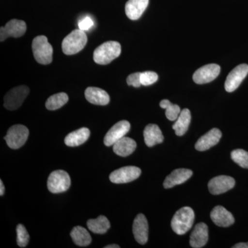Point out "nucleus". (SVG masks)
<instances>
[{
    "instance_id": "1",
    "label": "nucleus",
    "mask_w": 248,
    "mask_h": 248,
    "mask_svg": "<svg viewBox=\"0 0 248 248\" xmlns=\"http://www.w3.org/2000/svg\"><path fill=\"white\" fill-rule=\"evenodd\" d=\"M122 47L119 42L109 41L98 46L93 53V60L100 65H107L120 56Z\"/></svg>"
},
{
    "instance_id": "2",
    "label": "nucleus",
    "mask_w": 248,
    "mask_h": 248,
    "mask_svg": "<svg viewBox=\"0 0 248 248\" xmlns=\"http://www.w3.org/2000/svg\"><path fill=\"white\" fill-rule=\"evenodd\" d=\"M195 221V213L190 207H184L178 210L171 221L172 231L179 235L190 231Z\"/></svg>"
},
{
    "instance_id": "3",
    "label": "nucleus",
    "mask_w": 248,
    "mask_h": 248,
    "mask_svg": "<svg viewBox=\"0 0 248 248\" xmlns=\"http://www.w3.org/2000/svg\"><path fill=\"white\" fill-rule=\"evenodd\" d=\"M87 35L85 31L76 29L63 39L62 42V50L67 55H75L84 49L87 44Z\"/></svg>"
},
{
    "instance_id": "4",
    "label": "nucleus",
    "mask_w": 248,
    "mask_h": 248,
    "mask_svg": "<svg viewBox=\"0 0 248 248\" xmlns=\"http://www.w3.org/2000/svg\"><path fill=\"white\" fill-rule=\"evenodd\" d=\"M32 49L35 60L40 64H49L53 61V46L46 36H37L34 38Z\"/></svg>"
},
{
    "instance_id": "5",
    "label": "nucleus",
    "mask_w": 248,
    "mask_h": 248,
    "mask_svg": "<svg viewBox=\"0 0 248 248\" xmlns=\"http://www.w3.org/2000/svg\"><path fill=\"white\" fill-rule=\"evenodd\" d=\"M71 184L69 174L62 170H58L50 173L47 182L48 190L54 194L66 192L71 187Z\"/></svg>"
},
{
    "instance_id": "6",
    "label": "nucleus",
    "mask_w": 248,
    "mask_h": 248,
    "mask_svg": "<svg viewBox=\"0 0 248 248\" xmlns=\"http://www.w3.org/2000/svg\"><path fill=\"white\" fill-rule=\"evenodd\" d=\"M29 130L25 125L17 124L11 126L4 140L9 148L16 150L24 146L29 138Z\"/></svg>"
},
{
    "instance_id": "7",
    "label": "nucleus",
    "mask_w": 248,
    "mask_h": 248,
    "mask_svg": "<svg viewBox=\"0 0 248 248\" xmlns=\"http://www.w3.org/2000/svg\"><path fill=\"white\" fill-rule=\"evenodd\" d=\"M30 89L27 86H19L11 89L4 97V106L7 110H17L29 95Z\"/></svg>"
},
{
    "instance_id": "8",
    "label": "nucleus",
    "mask_w": 248,
    "mask_h": 248,
    "mask_svg": "<svg viewBox=\"0 0 248 248\" xmlns=\"http://www.w3.org/2000/svg\"><path fill=\"white\" fill-rule=\"evenodd\" d=\"M141 169L135 166H125L116 170L110 174V182L113 184H121L133 182L141 175Z\"/></svg>"
},
{
    "instance_id": "9",
    "label": "nucleus",
    "mask_w": 248,
    "mask_h": 248,
    "mask_svg": "<svg viewBox=\"0 0 248 248\" xmlns=\"http://www.w3.org/2000/svg\"><path fill=\"white\" fill-rule=\"evenodd\" d=\"M248 74V65L246 63L235 67L227 77L225 89L228 93H232L239 88Z\"/></svg>"
},
{
    "instance_id": "10",
    "label": "nucleus",
    "mask_w": 248,
    "mask_h": 248,
    "mask_svg": "<svg viewBox=\"0 0 248 248\" xmlns=\"http://www.w3.org/2000/svg\"><path fill=\"white\" fill-rule=\"evenodd\" d=\"M27 31V24L25 22L19 19H11L4 27L0 29V41L4 42L8 37H22Z\"/></svg>"
},
{
    "instance_id": "11",
    "label": "nucleus",
    "mask_w": 248,
    "mask_h": 248,
    "mask_svg": "<svg viewBox=\"0 0 248 248\" xmlns=\"http://www.w3.org/2000/svg\"><path fill=\"white\" fill-rule=\"evenodd\" d=\"M221 68L216 63H210L201 67L193 75L194 81L197 84L211 82L219 75Z\"/></svg>"
},
{
    "instance_id": "12",
    "label": "nucleus",
    "mask_w": 248,
    "mask_h": 248,
    "mask_svg": "<svg viewBox=\"0 0 248 248\" xmlns=\"http://www.w3.org/2000/svg\"><path fill=\"white\" fill-rule=\"evenodd\" d=\"M130 129L128 121L122 120L117 122L108 131L104 138V144L107 146H113L116 142L124 138Z\"/></svg>"
},
{
    "instance_id": "13",
    "label": "nucleus",
    "mask_w": 248,
    "mask_h": 248,
    "mask_svg": "<svg viewBox=\"0 0 248 248\" xmlns=\"http://www.w3.org/2000/svg\"><path fill=\"white\" fill-rule=\"evenodd\" d=\"M234 186V179L229 176H218L212 179L208 183L209 190L214 195H221L228 192Z\"/></svg>"
},
{
    "instance_id": "14",
    "label": "nucleus",
    "mask_w": 248,
    "mask_h": 248,
    "mask_svg": "<svg viewBox=\"0 0 248 248\" xmlns=\"http://www.w3.org/2000/svg\"><path fill=\"white\" fill-rule=\"evenodd\" d=\"M133 231L135 239L139 244H146L148 239V223L143 214H139L134 220Z\"/></svg>"
},
{
    "instance_id": "15",
    "label": "nucleus",
    "mask_w": 248,
    "mask_h": 248,
    "mask_svg": "<svg viewBox=\"0 0 248 248\" xmlns=\"http://www.w3.org/2000/svg\"><path fill=\"white\" fill-rule=\"evenodd\" d=\"M221 136V132L218 129H212L197 141L195 144L196 150L205 151L210 149L219 142Z\"/></svg>"
},
{
    "instance_id": "16",
    "label": "nucleus",
    "mask_w": 248,
    "mask_h": 248,
    "mask_svg": "<svg viewBox=\"0 0 248 248\" xmlns=\"http://www.w3.org/2000/svg\"><path fill=\"white\" fill-rule=\"evenodd\" d=\"M212 221L219 227H229L234 223V218L231 213L226 210L224 207L217 205L212 210L210 214Z\"/></svg>"
},
{
    "instance_id": "17",
    "label": "nucleus",
    "mask_w": 248,
    "mask_h": 248,
    "mask_svg": "<svg viewBox=\"0 0 248 248\" xmlns=\"http://www.w3.org/2000/svg\"><path fill=\"white\" fill-rule=\"evenodd\" d=\"M149 0H128L125 4L127 17L131 20H138L148 6Z\"/></svg>"
},
{
    "instance_id": "18",
    "label": "nucleus",
    "mask_w": 248,
    "mask_h": 248,
    "mask_svg": "<svg viewBox=\"0 0 248 248\" xmlns=\"http://www.w3.org/2000/svg\"><path fill=\"white\" fill-rule=\"evenodd\" d=\"M208 241V228L204 223H200L195 226L190 235L191 247L200 248L205 246Z\"/></svg>"
},
{
    "instance_id": "19",
    "label": "nucleus",
    "mask_w": 248,
    "mask_h": 248,
    "mask_svg": "<svg viewBox=\"0 0 248 248\" xmlns=\"http://www.w3.org/2000/svg\"><path fill=\"white\" fill-rule=\"evenodd\" d=\"M192 175V171L189 169H179L174 170L166 178L164 182L165 188H171L174 186L184 184Z\"/></svg>"
},
{
    "instance_id": "20",
    "label": "nucleus",
    "mask_w": 248,
    "mask_h": 248,
    "mask_svg": "<svg viewBox=\"0 0 248 248\" xmlns=\"http://www.w3.org/2000/svg\"><path fill=\"white\" fill-rule=\"evenodd\" d=\"M85 97L91 104L106 106L110 102L109 94L104 90L96 87H89L85 91Z\"/></svg>"
},
{
    "instance_id": "21",
    "label": "nucleus",
    "mask_w": 248,
    "mask_h": 248,
    "mask_svg": "<svg viewBox=\"0 0 248 248\" xmlns=\"http://www.w3.org/2000/svg\"><path fill=\"white\" fill-rule=\"evenodd\" d=\"M145 143L148 147H153L164 141V138L159 127L156 124H148L143 131Z\"/></svg>"
},
{
    "instance_id": "22",
    "label": "nucleus",
    "mask_w": 248,
    "mask_h": 248,
    "mask_svg": "<svg viewBox=\"0 0 248 248\" xmlns=\"http://www.w3.org/2000/svg\"><path fill=\"white\" fill-rule=\"evenodd\" d=\"M90 135L91 132L89 128L78 129L67 135L64 140L65 144L70 147L79 146L89 140Z\"/></svg>"
},
{
    "instance_id": "23",
    "label": "nucleus",
    "mask_w": 248,
    "mask_h": 248,
    "mask_svg": "<svg viewBox=\"0 0 248 248\" xmlns=\"http://www.w3.org/2000/svg\"><path fill=\"white\" fill-rule=\"evenodd\" d=\"M136 148V142L133 139L124 137L113 145V151L116 155L125 157L131 155Z\"/></svg>"
},
{
    "instance_id": "24",
    "label": "nucleus",
    "mask_w": 248,
    "mask_h": 248,
    "mask_svg": "<svg viewBox=\"0 0 248 248\" xmlns=\"http://www.w3.org/2000/svg\"><path fill=\"white\" fill-rule=\"evenodd\" d=\"M190 122V111L187 108L181 111L180 115L178 117L175 123L172 125V128L175 131L176 135L177 136H183L187 132Z\"/></svg>"
},
{
    "instance_id": "25",
    "label": "nucleus",
    "mask_w": 248,
    "mask_h": 248,
    "mask_svg": "<svg viewBox=\"0 0 248 248\" xmlns=\"http://www.w3.org/2000/svg\"><path fill=\"white\" fill-rule=\"evenodd\" d=\"M71 236L73 242L80 247H86L92 242V238L87 230L81 226H76L72 230Z\"/></svg>"
},
{
    "instance_id": "26",
    "label": "nucleus",
    "mask_w": 248,
    "mask_h": 248,
    "mask_svg": "<svg viewBox=\"0 0 248 248\" xmlns=\"http://www.w3.org/2000/svg\"><path fill=\"white\" fill-rule=\"evenodd\" d=\"M87 226L90 231L93 233L104 234L107 233L110 228V223L107 217L101 215L95 219L89 220L87 221Z\"/></svg>"
},
{
    "instance_id": "27",
    "label": "nucleus",
    "mask_w": 248,
    "mask_h": 248,
    "mask_svg": "<svg viewBox=\"0 0 248 248\" xmlns=\"http://www.w3.org/2000/svg\"><path fill=\"white\" fill-rule=\"evenodd\" d=\"M68 102L66 93H60L50 96L46 102V108L49 110H55L61 108Z\"/></svg>"
},
{
    "instance_id": "28",
    "label": "nucleus",
    "mask_w": 248,
    "mask_h": 248,
    "mask_svg": "<svg viewBox=\"0 0 248 248\" xmlns=\"http://www.w3.org/2000/svg\"><path fill=\"white\" fill-rule=\"evenodd\" d=\"M160 107L166 109V116L170 121H175L181 113L180 107L177 104H173L168 99H164L160 102Z\"/></svg>"
},
{
    "instance_id": "29",
    "label": "nucleus",
    "mask_w": 248,
    "mask_h": 248,
    "mask_svg": "<svg viewBox=\"0 0 248 248\" xmlns=\"http://www.w3.org/2000/svg\"><path fill=\"white\" fill-rule=\"evenodd\" d=\"M231 158L241 167L248 169V152L242 149L234 150L231 153Z\"/></svg>"
},
{
    "instance_id": "30",
    "label": "nucleus",
    "mask_w": 248,
    "mask_h": 248,
    "mask_svg": "<svg viewBox=\"0 0 248 248\" xmlns=\"http://www.w3.org/2000/svg\"><path fill=\"white\" fill-rule=\"evenodd\" d=\"M17 231V243L21 248L27 247L30 240V236L25 227L22 224H19L16 228Z\"/></svg>"
},
{
    "instance_id": "31",
    "label": "nucleus",
    "mask_w": 248,
    "mask_h": 248,
    "mask_svg": "<svg viewBox=\"0 0 248 248\" xmlns=\"http://www.w3.org/2000/svg\"><path fill=\"white\" fill-rule=\"evenodd\" d=\"M158 80V75L153 71H146L141 73V83L143 86H150L155 84Z\"/></svg>"
},
{
    "instance_id": "32",
    "label": "nucleus",
    "mask_w": 248,
    "mask_h": 248,
    "mask_svg": "<svg viewBox=\"0 0 248 248\" xmlns=\"http://www.w3.org/2000/svg\"><path fill=\"white\" fill-rule=\"evenodd\" d=\"M127 84L128 86H133L135 88H139L141 86V73H135L130 75L127 78Z\"/></svg>"
},
{
    "instance_id": "33",
    "label": "nucleus",
    "mask_w": 248,
    "mask_h": 248,
    "mask_svg": "<svg viewBox=\"0 0 248 248\" xmlns=\"http://www.w3.org/2000/svg\"><path fill=\"white\" fill-rule=\"evenodd\" d=\"M93 25H94V22H93V19L91 17H86L79 21L78 27L81 30L86 31H89L91 28L93 27Z\"/></svg>"
},
{
    "instance_id": "34",
    "label": "nucleus",
    "mask_w": 248,
    "mask_h": 248,
    "mask_svg": "<svg viewBox=\"0 0 248 248\" xmlns=\"http://www.w3.org/2000/svg\"><path fill=\"white\" fill-rule=\"evenodd\" d=\"M233 248H248V243H239L234 245L232 247Z\"/></svg>"
},
{
    "instance_id": "35",
    "label": "nucleus",
    "mask_w": 248,
    "mask_h": 248,
    "mask_svg": "<svg viewBox=\"0 0 248 248\" xmlns=\"http://www.w3.org/2000/svg\"><path fill=\"white\" fill-rule=\"evenodd\" d=\"M5 187L2 181H0V195L3 196L4 195Z\"/></svg>"
},
{
    "instance_id": "36",
    "label": "nucleus",
    "mask_w": 248,
    "mask_h": 248,
    "mask_svg": "<svg viewBox=\"0 0 248 248\" xmlns=\"http://www.w3.org/2000/svg\"><path fill=\"white\" fill-rule=\"evenodd\" d=\"M120 246L118 245H108V246H105L104 248H120Z\"/></svg>"
}]
</instances>
